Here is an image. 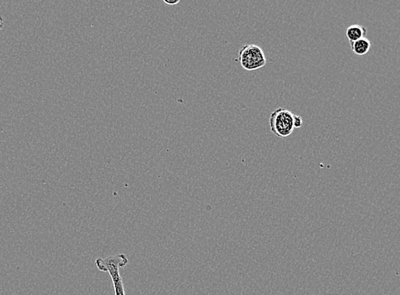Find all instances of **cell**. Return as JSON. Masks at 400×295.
<instances>
[{
  "label": "cell",
  "mask_w": 400,
  "mask_h": 295,
  "mask_svg": "<svg viewBox=\"0 0 400 295\" xmlns=\"http://www.w3.org/2000/svg\"><path fill=\"white\" fill-rule=\"evenodd\" d=\"M239 62L244 69L255 71L265 67L266 58L263 50L255 45H247L239 52Z\"/></svg>",
  "instance_id": "cell-3"
},
{
  "label": "cell",
  "mask_w": 400,
  "mask_h": 295,
  "mask_svg": "<svg viewBox=\"0 0 400 295\" xmlns=\"http://www.w3.org/2000/svg\"><path fill=\"white\" fill-rule=\"evenodd\" d=\"M293 123H294V128H301L303 124L302 118L298 116V115L294 114V119H293Z\"/></svg>",
  "instance_id": "cell-6"
},
{
  "label": "cell",
  "mask_w": 400,
  "mask_h": 295,
  "mask_svg": "<svg viewBox=\"0 0 400 295\" xmlns=\"http://www.w3.org/2000/svg\"><path fill=\"white\" fill-rule=\"evenodd\" d=\"M128 264V259L123 253L115 256H109L105 259H98L96 265L98 270L109 273L112 278L115 288V295H126L124 290L123 281L120 274V268H123Z\"/></svg>",
  "instance_id": "cell-1"
},
{
  "label": "cell",
  "mask_w": 400,
  "mask_h": 295,
  "mask_svg": "<svg viewBox=\"0 0 400 295\" xmlns=\"http://www.w3.org/2000/svg\"><path fill=\"white\" fill-rule=\"evenodd\" d=\"M350 45L353 53L360 56L366 55L371 48V42L367 38L358 39L357 41L350 43Z\"/></svg>",
  "instance_id": "cell-5"
},
{
  "label": "cell",
  "mask_w": 400,
  "mask_h": 295,
  "mask_svg": "<svg viewBox=\"0 0 400 295\" xmlns=\"http://www.w3.org/2000/svg\"><path fill=\"white\" fill-rule=\"evenodd\" d=\"M367 34V29L364 26L351 25L347 28L346 31V36L349 40L350 43L357 41L358 39L365 38Z\"/></svg>",
  "instance_id": "cell-4"
},
{
  "label": "cell",
  "mask_w": 400,
  "mask_h": 295,
  "mask_svg": "<svg viewBox=\"0 0 400 295\" xmlns=\"http://www.w3.org/2000/svg\"><path fill=\"white\" fill-rule=\"evenodd\" d=\"M294 114L287 109H276L270 117L269 123L272 133L280 137L285 138L290 135L294 131Z\"/></svg>",
  "instance_id": "cell-2"
},
{
  "label": "cell",
  "mask_w": 400,
  "mask_h": 295,
  "mask_svg": "<svg viewBox=\"0 0 400 295\" xmlns=\"http://www.w3.org/2000/svg\"><path fill=\"white\" fill-rule=\"evenodd\" d=\"M4 26H5V21H4L3 18L1 17V16H0V30L4 28Z\"/></svg>",
  "instance_id": "cell-8"
},
{
  "label": "cell",
  "mask_w": 400,
  "mask_h": 295,
  "mask_svg": "<svg viewBox=\"0 0 400 295\" xmlns=\"http://www.w3.org/2000/svg\"><path fill=\"white\" fill-rule=\"evenodd\" d=\"M179 0H177V1H173V2H168V0H164V3L168 4V5H176V4L179 3Z\"/></svg>",
  "instance_id": "cell-7"
}]
</instances>
